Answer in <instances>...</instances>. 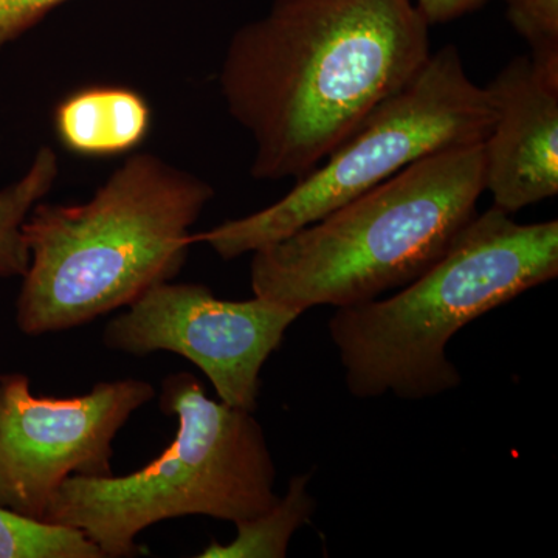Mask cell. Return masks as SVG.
<instances>
[{
  "label": "cell",
  "mask_w": 558,
  "mask_h": 558,
  "mask_svg": "<svg viewBox=\"0 0 558 558\" xmlns=\"http://www.w3.org/2000/svg\"><path fill=\"white\" fill-rule=\"evenodd\" d=\"M414 0H275L230 40L220 90L256 180L314 171L432 57Z\"/></svg>",
  "instance_id": "obj_1"
},
{
  "label": "cell",
  "mask_w": 558,
  "mask_h": 558,
  "mask_svg": "<svg viewBox=\"0 0 558 558\" xmlns=\"http://www.w3.org/2000/svg\"><path fill=\"white\" fill-rule=\"evenodd\" d=\"M213 196L196 175L134 154L86 204H36L24 223L31 266L17 328L32 337L78 328L178 277Z\"/></svg>",
  "instance_id": "obj_2"
},
{
  "label": "cell",
  "mask_w": 558,
  "mask_h": 558,
  "mask_svg": "<svg viewBox=\"0 0 558 558\" xmlns=\"http://www.w3.org/2000/svg\"><path fill=\"white\" fill-rule=\"evenodd\" d=\"M558 275V222L476 213L427 271L387 300L337 307L329 333L355 398L424 400L457 389L447 344L481 315Z\"/></svg>",
  "instance_id": "obj_3"
},
{
  "label": "cell",
  "mask_w": 558,
  "mask_h": 558,
  "mask_svg": "<svg viewBox=\"0 0 558 558\" xmlns=\"http://www.w3.org/2000/svg\"><path fill=\"white\" fill-rule=\"evenodd\" d=\"M483 142L414 161L325 218L253 252L255 296L306 312L402 289L475 218Z\"/></svg>",
  "instance_id": "obj_4"
},
{
  "label": "cell",
  "mask_w": 558,
  "mask_h": 558,
  "mask_svg": "<svg viewBox=\"0 0 558 558\" xmlns=\"http://www.w3.org/2000/svg\"><path fill=\"white\" fill-rule=\"evenodd\" d=\"M160 410L179 421L171 446L126 476H69L44 521L80 529L105 558L137 556L135 538L160 521L253 519L278 501L274 458L252 411L208 398L193 374L161 380Z\"/></svg>",
  "instance_id": "obj_5"
},
{
  "label": "cell",
  "mask_w": 558,
  "mask_h": 558,
  "mask_svg": "<svg viewBox=\"0 0 558 558\" xmlns=\"http://www.w3.org/2000/svg\"><path fill=\"white\" fill-rule=\"evenodd\" d=\"M495 109L476 86L457 47L432 53L421 72L380 102L357 130L282 199L194 234L222 259H234L284 240L354 199L414 161L439 150L486 140Z\"/></svg>",
  "instance_id": "obj_6"
},
{
  "label": "cell",
  "mask_w": 558,
  "mask_h": 558,
  "mask_svg": "<svg viewBox=\"0 0 558 558\" xmlns=\"http://www.w3.org/2000/svg\"><path fill=\"white\" fill-rule=\"evenodd\" d=\"M156 396L149 381H100L76 398H38L24 374L0 376V506L43 520L69 476H112L117 433Z\"/></svg>",
  "instance_id": "obj_7"
},
{
  "label": "cell",
  "mask_w": 558,
  "mask_h": 558,
  "mask_svg": "<svg viewBox=\"0 0 558 558\" xmlns=\"http://www.w3.org/2000/svg\"><path fill=\"white\" fill-rule=\"evenodd\" d=\"M303 314L259 296L226 301L207 286L168 281L110 319L102 343L135 357L182 355L204 371L220 402L255 413L260 369Z\"/></svg>",
  "instance_id": "obj_8"
},
{
  "label": "cell",
  "mask_w": 558,
  "mask_h": 558,
  "mask_svg": "<svg viewBox=\"0 0 558 558\" xmlns=\"http://www.w3.org/2000/svg\"><path fill=\"white\" fill-rule=\"evenodd\" d=\"M495 121L484 149V190L512 216L558 193V76L529 57L488 83Z\"/></svg>",
  "instance_id": "obj_9"
},
{
  "label": "cell",
  "mask_w": 558,
  "mask_h": 558,
  "mask_svg": "<svg viewBox=\"0 0 558 558\" xmlns=\"http://www.w3.org/2000/svg\"><path fill=\"white\" fill-rule=\"evenodd\" d=\"M148 101L126 87L97 86L69 95L54 110L64 148L84 157L131 153L150 130Z\"/></svg>",
  "instance_id": "obj_10"
},
{
  "label": "cell",
  "mask_w": 558,
  "mask_h": 558,
  "mask_svg": "<svg viewBox=\"0 0 558 558\" xmlns=\"http://www.w3.org/2000/svg\"><path fill=\"white\" fill-rule=\"evenodd\" d=\"M310 475L293 476L284 497L253 519L236 523L238 535L229 545L211 542L201 558H282L288 556L292 535L310 523L317 502L307 484Z\"/></svg>",
  "instance_id": "obj_11"
},
{
  "label": "cell",
  "mask_w": 558,
  "mask_h": 558,
  "mask_svg": "<svg viewBox=\"0 0 558 558\" xmlns=\"http://www.w3.org/2000/svg\"><path fill=\"white\" fill-rule=\"evenodd\" d=\"M60 172L58 156L49 146L36 153L31 170L0 190V278H22L31 266L24 223L36 204L49 194Z\"/></svg>",
  "instance_id": "obj_12"
},
{
  "label": "cell",
  "mask_w": 558,
  "mask_h": 558,
  "mask_svg": "<svg viewBox=\"0 0 558 558\" xmlns=\"http://www.w3.org/2000/svg\"><path fill=\"white\" fill-rule=\"evenodd\" d=\"M0 558H105V554L80 529L0 506Z\"/></svg>",
  "instance_id": "obj_13"
},
{
  "label": "cell",
  "mask_w": 558,
  "mask_h": 558,
  "mask_svg": "<svg viewBox=\"0 0 558 558\" xmlns=\"http://www.w3.org/2000/svg\"><path fill=\"white\" fill-rule=\"evenodd\" d=\"M513 31L531 47L537 68L558 76V0H505Z\"/></svg>",
  "instance_id": "obj_14"
},
{
  "label": "cell",
  "mask_w": 558,
  "mask_h": 558,
  "mask_svg": "<svg viewBox=\"0 0 558 558\" xmlns=\"http://www.w3.org/2000/svg\"><path fill=\"white\" fill-rule=\"evenodd\" d=\"M68 0H0V50Z\"/></svg>",
  "instance_id": "obj_15"
},
{
  "label": "cell",
  "mask_w": 558,
  "mask_h": 558,
  "mask_svg": "<svg viewBox=\"0 0 558 558\" xmlns=\"http://www.w3.org/2000/svg\"><path fill=\"white\" fill-rule=\"evenodd\" d=\"M429 25L446 24L484 7L487 0H414Z\"/></svg>",
  "instance_id": "obj_16"
}]
</instances>
